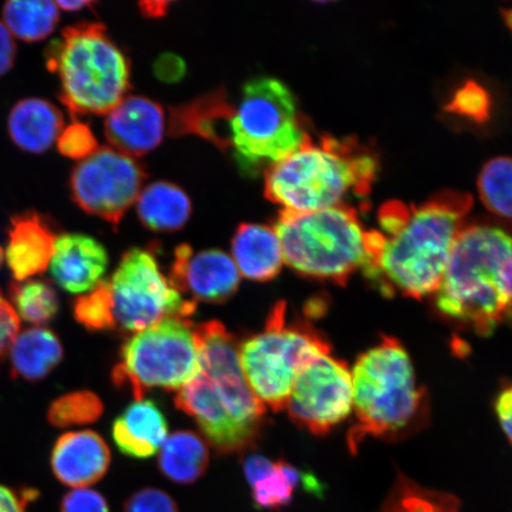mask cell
I'll return each mask as SVG.
<instances>
[{
  "label": "cell",
  "mask_w": 512,
  "mask_h": 512,
  "mask_svg": "<svg viewBox=\"0 0 512 512\" xmlns=\"http://www.w3.org/2000/svg\"><path fill=\"white\" fill-rule=\"evenodd\" d=\"M165 113L144 96H128L107 114L105 134L112 149L128 157L146 155L162 143Z\"/></svg>",
  "instance_id": "9a60e30c"
},
{
  "label": "cell",
  "mask_w": 512,
  "mask_h": 512,
  "mask_svg": "<svg viewBox=\"0 0 512 512\" xmlns=\"http://www.w3.org/2000/svg\"><path fill=\"white\" fill-rule=\"evenodd\" d=\"M104 411V403L98 395L89 390H78L51 402L48 421L56 428L92 425L101 418Z\"/></svg>",
  "instance_id": "4dcf8cb0"
},
{
  "label": "cell",
  "mask_w": 512,
  "mask_h": 512,
  "mask_svg": "<svg viewBox=\"0 0 512 512\" xmlns=\"http://www.w3.org/2000/svg\"><path fill=\"white\" fill-rule=\"evenodd\" d=\"M200 352L187 318H166L121 345L112 371L115 387L143 400L151 389L178 390L198 373Z\"/></svg>",
  "instance_id": "30bf717a"
},
{
  "label": "cell",
  "mask_w": 512,
  "mask_h": 512,
  "mask_svg": "<svg viewBox=\"0 0 512 512\" xmlns=\"http://www.w3.org/2000/svg\"><path fill=\"white\" fill-rule=\"evenodd\" d=\"M472 203L467 192L444 190L419 206L384 204L381 230H368L366 277L388 296L421 299L437 292Z\"/></svg>",
  "instance_id": "6da1fadb"
},
{
  "label": "cell",
  "mask_w": 512,
  "mask_h": 512,
  "mask_svg": "<svg viewBox=\"0 0 512 512\" xmlns=\"http://www.w3.org/2000/svg\"><path fill=\"white\" fill-rule=\"evenodd\" d=\"M9 351L12 377L28 382L46 379L63 358L60 338L47 328L24 330Z\"/></svg>",
  "instance_id": "603a6c76"
},
{
  "label": "cell",
  "mask_w": 512,
  "mask_h": 512,
  "mask_svg": "<svg viewBox=\"0 0 512 512\" xmlns=\"http://www.w3.org/2000/svg\"><path fill=\"white\" fill-rule=\"evenodd\" d=\"M112 437L125 456L150 458L168 439V422L155 401L137 400L115 419Z\"/></svg>",
  "instance_id": "d6986e66"
},
{
  "label": "cell",
  "mask_w": 512,
  "mask_h": 512,
  "mask_svg": "<svg viewBox=\"0 0 512 512\" xmlns=\"http://www.w3.org/2000/svg\"><path fill=\"white\" fill-rule=\"evenodd\" d=\"M299 486H305L312 494L322 492V486L315 477L305 475L296 466L280 459L251 486L255 508L272 512L283 510L293 502Z\"/></svg>",
  "instance_id": "484cf974"
},
{
  "label": "cell",
  "mask_w": 512,
  "mask_h": 512,
  "mask_svg": "<svg viewBox=\"0 0 512 512\" xmlns=\"http://www.w3.org/2000/svg\"><path fill=\"white\" fill-rule=\"evenodd\" d=\"M168 279L177 292L190 294L195 303H226L240 286V273L232 256L220 249L196 253L188 245L177 247Z\"/></svg>",
  "instance_id": "5bb4252c"
},
{
  "label": "cell",
  "mask_w": 512,
  "mask_h": 512,
  "mask_svg": "<svg viewBox=\"0 0 512 512\" xmlns=\"http://www.w3.org/2000/svg\"><path fill=\"white\" fill-rule=\"evenodd\" d=\"M198 373L179 389V411L196 421L220 456L254 450L266 427L267 408L248 386L241 369L239 342L217 320L197 325Z\"/></svg>",
  "instance_id": "7a4b0ae2"
},
{
  "label": "cell",
  "mask_w": 512,
  "mask_h": 512,
  "mask_svg": "<svg viewBox=\"0 0 512 512\" xmlns=\"http://www.w3.org/2000/svg\"><path fill=\"white\" fill-rule=\"evenodd\" d=\"M46 59L50 72L59 76L60 100L73 118L110 113L130 88V62L102 24L64 29Z\"/></svg>",
  "instance_id": "5b68a950"
},
{
  "label": "cell",
  "mask_w": 512,
  "mask_h": 512,
  "mask_svg": "<svg viewBox=\"0 0 512 512\" xmlns=\"http://www.w3.org/2000/svg\"><path fill=\"white\" fill-rule=\"evenodd\" d=\"M111 458L110 447L99 433L75 431L55 441L50 466L61 484L86 489L106 476Z\"/></svg>",
  "instance_id": "2e32d148"
},
{
  "label": "cell",
  "mask_w": 512,
  "mask_h": 512,
  "mask_svg": "<svg viewBox=\"0 0 512 512\" xmlns=\"http://www.w3.org/2000/svg\"><path fill=\"white\" fill-rule=\"evenodd\" d=\"M477 185L485 208L503 219L512 220V157L501 156L486 162Z\"/></svg>",
  "instance_id": "f546056e"
},
{
  "label": "cell",
  "mask_w": 512,
  "mask_h": 512,
  "mask_svg": "<svg viewBox=\"0 0 512 512\" xmlns=\"http://www.w3.org/2000/svg\"><path fill=\"white\" fill-rule=\"evenodd\" d=\"M4 258H5V254L3 252L2 247H0V266H2Z\"/></svg>",
  "instance_id": "7bdbcfd3"
},
{
  "label": "cell",
  "mask_w": 512,
  "mask_h": 512,
  "mask_svg": "<svg viewBox=\"0 0 512 512\" xmlns=\"http://www.w3.org/2000/svg\"><path fill=\"white\" fill-rule=\"evenodd\" d=\"M331 351L315 326L288 320L284 300L268 312L264 330L239 343V358L248 386L273 412L285 409L297 375L312 356Z\"/></svg>",
  "instance_id": "9c48e42d"
},
{
  "label": "cell",
  "mask_w": 512,
  "mask_h": 512,
  "mask_svg": "<svg viewBox=\"0 0 512 512\" xmlns=\"http://www.w3.org/2000/svg\"><path fill=\"white\" fill-rule=\"evenodd\" d=\"M57 149L64 157L81 162L98 150V142L86 124L73 123L61 132L57 139Z\"/></svg>",
  "instance_id": "d6a6232c"
},
{
  "label": "cell",
  "mask_w": 512,
  "mask_h": 512,
  "mask_svg": "<svg viewBox=\"0 0 512 512\" xmlns=\"http://www.w3.org/2000/svg\"><path fill=\"white\" fill-rule=\"evenodd\" d=\"M435 294L444 316L478 335L512 319V229L465 224Z\"/></svg>",
  "instance_id": "3957f363"
},
{
  "label": "cell",
  "mask_w": 512,
  "mask_h": 512,
  "mask_svg": "<svg viewBox=\"0 0 512 512\" xmlns=\"http://www.w3.org/2000/svg\"><path fill=\"white\" fill-rule=\"evenodd\" d=\"M490 100L488 93L476 82H467L454 94L448 110L465 115L477 121H483L489 115Z\"/></svg>",
  "instance_id": "836d02e7"
},
{
  "label": "cell",
  "mask_w": 512,
  "mask_h": 512,
  "mask_svg": "<svg viewBox=\"0 0 512 512\" xmlns=\"http://www.w3.org/2000/svg\"><path fill=\"white\" fill-rule=\"evenodd\" d=\"M16 59V44L3 22H0V76L8 73Z\"/></svg>",
  "instance_id": "ab89813d"
},
{
  "label": "cell",
  "mask_w": 512,
  "mask_h": 512,
  "mask_svg": "<svg viewBox=\"0 0 512 512\" xmlns=\"http://www.w3.org/2000/svg\"><path fill=\"white\" fill-rule=\"evenodd\" d=\"M73 315L89 332L117 330L112 293L108 281H102L91 292L74 300Z\"/></svg>",
  "instance_id": "1f68e13d"
},
{
  "label": "cell",
  "mask_w": 512,
  "mask_h": 512,
  "mask_svg": "<svg viewBox=\"0 0 512 512\" xmlns=\"http://www.w3.org/2000/svg\"><path fill=\"white\" fill-rule=\"evenodd\" d=\"M496 412L503 431L512 444V387L505 389L496 403Z\"/></svg>",
  "instance_id": "60d3db41"
},
{
  "label": "cell",
  "mask_w": 512,
  "mask_h": 512,
  "mask_svg": "<svg viewBox=\"0 0 512 512\" xmlns=\"http://www.w3.org/2000/svg\"><path fill=\"white\" fill-rule=\"evenodd\" d=\"M209 446L202 435L194 431H177L160 448L158 467L170 482L191 485L200 480L209 467Z\"/></svg>",
  "instance_id": "cb8c5ba5"
},
{
  "label": "cell",
  "mask_w": 512,
  "mask_h": 512,
  "mask_svg": "<svg viewBox=\"0 0 512 512\" xmlns=\"http://www.w3.org/2000/svg\"><path fill=\"white\" fill-rule=\"evenodd\" d=\"M458 497L424 488L399 475L377 512H460Z\"/></svg>",
  "instance_id": "4316f807"
},
{
  "label": "cell",
  "mask_w": 512,
  "mask_h": 512,
  "mask_svg": "<svg viewBox=\"0 0 512 512\" xmlns=\"http://www.w3.org/2000/svg\"><path fill=\"white\" fill-rule=\"evenodd\" d=\"M19 328H21V322H19L14 307L0 292V361L10 350L18 335Z\"/></svg>",
  "instance_id": "8d00e7d4"
},
{
  "label": "cell",
  "mask_w": 512,
  "mask_h": 512,
  "mask_svg": "<svg viewBox=\"0 0 512 512\" xmlns=\"http://www.w3.org/2000/svg\"><path fill=\"white\" fill-rule=\"evenodd\" d=\"M108 284L117 330L123 334H137L166 318L190 319L196 312L194 300L184 299L171 286L146 249L126 252Z\"/></svg>",
  "instance_id": "8fae6325"
},
{
  "label": "cell",
  "mask_w": 512,
  "mask_h": 512,
  "mask_svg": "<svg viewBox=\"0 0 512 512\" xmlns=\"http://www.w3.org/2000/svg\"><path fill=\"white\" fill-rule=\"evenodd\" d=\"M38 491L31 488H11L0 484V512H28L30 503L35 502Z\"/></svg>",
  "instance_id": "74e56055"
},
{
  "label": "cell",
  "mask_w": 512,
  "mask_h": 512,
  "mask_svg": "<svg viewBox=\"0 0 512 512\" xmlns=\"http://www.w3.org/2000/svg\"><path fill=\"white\" fill-rule=\"evenodd\" d=\"M379 162L349 139H312L265 172V195L283 210L316 211L345 204L349 194L367 196Z\"/></svg>",
  "instance_id": "277c9868"
},
{
  "label": "cell",
  "mask_w": 512,
  "mask_h": 512,
  "mask_svg": "<svg viewBox=\"0 0 512 512\" xmlns=\"http://www.w3.org/2000/svg\"><path fill=\"white\" fill-rule=\"evenodd\" d=\"M91 2H57V8H61L66 11H80L87 6H92Z\"/></svg>",
  "instance_id": "b9f144b4"
},
{
  "label": "cell",
  "mask_w": 512,
  "mask_h": 512,
  "mask_svg": "<svg viewBox=\"0 0 512 512\" xmlns=\"http://www.w3.org/2000/svg\"><path fill=\"white\" fill-rule=\"evenodd\" d=\"M123 512H179V508L168 492L144 488L126 499Z\"/></svg>",
  "instance_id": "e575fe53"
},
{
  "label": "cell",
  "mask_w": 512,
  "mask_h": 512,
  "mask_svg": "<svg viewBox=\"0 0 512 512\" xmlns=\"http://www.w3.org/2000/svg\"><path fill=\"white\" fill-rule=\"evenodd\" d=\"M232 253L240 275L259 283L273 280L283 268L278 235L274 228L264 224H241L232 241Z\"/></svg>",
  "instance_id": "ffe728a7"
},
{
  "label": "cell",
  "mask_w": 512,
  "mask_h": 512,
  "mask_svg": "<svg viewBox=\"0 0 512 512\" xmlns=\"http://www.w3.org/2000/svg\"><path fill=\"white\" fill-rule=\"evenodd\" d=\"M229 149L243 171L268 168L311 139L296 98L283 82L249 81L228 125Z\"/></svg>",
  "instance_id": "ba28073f"
},
{
  "label": "cell",
  "mask_w": 512,
  "mask_h": 512,
  "mask_svg": "<svg viewBox=\"0 0 512 512\" xmlns=\"http://www.w3.org/2000/svg\"><path fill=\"white\" fill-rule=\"evenodd\" d=\"M351 374L355 418L348 446L356 454L368 437H386L411 425L424 392L416 384L411 358L393 337L383 336L379 345L358 357Z\"/></svg>",
  "instance_id": "8992f818"
},
{
  "label": "cell",
  "mask_w": 512,
  "mask_h": 512,
  "mask_svg": "<svg viewBox=\"0 0 512 512\" xmlns=\"http://www.w3.org/2000/svg\"><path fill=\"white\" fill-rule=\"evenodd\" d=\"M9 133L19 149L42 153L59 139L63 117L51 102L30 98L19 101L9 115Z\"/></svg>",
  "instance_id": "7402d4cb"
},
{
  "label": "cell",
  "mask_w": 512,
  "mask_h": 512,
  "mask_svg": "<svg viewBox=\"0 0 512 512\" xmlns=\"http://www.w3.org/2000/svg\"><path fill=\"white\" fill-rule=\"evenodd\" d=\"M140 221L153 232H176L191 214V202L177 185L168 182L150 184L137 200Z\"/></svg>",
  "instance_id": "d4e9b609"
},
{
  "label": "cell",
  "mask_w": 512,
  "mask_h": 512,
  "mask_svg": "<svg viewBox=\"0 0 512 512\" xmlns=\"http://www.w3.org/2000/svg\"><path fill=\"white\" fill-rule=\"evenodd\" d=\"M107 267L108 254L98 240L79 233L57 236L50 273L62 290L72 294L91 292L102 283Z\"/></svg>",
  "instance_id": "e0dca14e"
},
{
  "label": "cell",
  "mask_w": 512,
  "mask_h": 512,
  "mask_svg": "<svg viewBox=\"0 0 512 512\" xmlns=\"http://www.w3.org/2000/svg\"><path fill=\"white\" fill-rule=\"evenodd\" d=\"M12 307L25 322L43 325L60 311L59 294L47 280L17 281L9 288Z\"/></svg>",
  "instance_id": "f1b7e54d"
},
{
  "label": "cell",
  "mask_w": 512,
  "mask_h": 512,
  "mask_svg": "<svg viewBox=\"0 0 512 512\" xmlns=\"http://www.w3.org/2000/svg\"><path fill=\"white\" fill-rule=\"evenodd\" d=\"M274 230L284 262L302 277L343 286L366 261L368 230L348 204L306 213L281 210Z\"/></svg>",
  "instance_id": "52a82bcc"
},
{
  "label": "cell",
  "mask_w": 512,
  "mask_h": 512,
  "mask_svg": "<svg viewBox=\"0 0 512 512\" xmlns=\"http://www.w3.org/2000/svg\"><path fill=\"white\" fill-rule=\"evenodd\" d=\"M285 409L298 427L328 434L352 411V374L331 351L312 356L300 369Z\"/></svg>",
  "instance_id": "7c38bea8"
},
{
  "label": "cell",
  "mask_w": 512,
  "mask_h": 512,
  "mask_svg": "<svg viewBox=\"0 0 512 512\" xmlns=\"http://www.w3.org/2000/svg\"><path fill=\"white\" fill-rule=\"evenodd\" d=\"M56 238L47 217L35 210L11 217L5 260L17 281H25L47 271Z\"/></svg>",
  "instance_id": "ac0fdd59"
},
{
  "label": "cell",
  "mask_w": 512,
  "mask_h": 512,
  "mask_svg": "<svg viewBox=\"0 0 512 512\" xmlns=\"http://www.w3.org/2000/svg\"><path fill=\"white\" fill-rule=\"evenodd\" d=\"M170 134H196L210 140L221 150L229 149L228 125L234 106L222 92L211 93L189 105L172 108Z\"/></svg>",
  "instance_id": "44dd1931"
},
{
  "label": "cell",
  "mask_w": 512,
  "mask_h": 512,
  "mask_svg": "<svg viewBox=\"0 0 512 512\" xmlns=\"http://www.w3.org/2000/svg\"><path fill=\"white\" fill-rule=\"evenodd\" d=\"M59 11L53 2H9L3 8L4 24L22 41H42L59 23Z\"/></svg>",
  "instance_id": "83f0119b"
},
{
  "label": "cell",
  "mask_w": 512,
  "mask_h": 512,
  "mask_svg": "<svg viewBox=\"0 0 512 512\" xmlns=\"http://www.w3.org/2000/svg\"><path fill=\"white\" fill-rule=\"evenodd\" d=\"M145 177L137 160L112 147H100L75 166L70 191L83 211L117 227L138 200Z\"/></svg>",
  "instance_id": "4fadbf2b"
},
{
  "label": "cell",
  "mask_w": 512,
  "mask_h": 512,
  "mask_svg": "<svg viewBox=\"0 0 512 512\" xmlns=\"http://www.w3.org/2000/svg\"><path fill=\"white\" fill-rule=\"evenodd\" d=\"M273 463L271 459L261 456V454H245L242 460V469L248 484L252 486L264 477L272 469Z\"/></svg>",
  "instance_id": "f35d334b"
},
{
  "label": "cell",
  "mask_w": 512,
  "mask_h": 512,
  "mask_svg": "<svg viewBox=\"0 0 512 512\" xmlns=\"http://www.w3.org/2000/svg\"><path fill=\"white\" fill-rule=\"evenodd\" d=\"M60 512H110V507L98 491L73 489L63 496Z\"/></svg>",
  "instance_id": "d590c367"
}]
</instances>
